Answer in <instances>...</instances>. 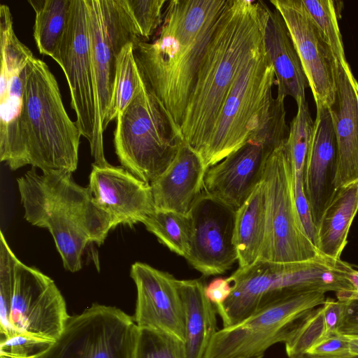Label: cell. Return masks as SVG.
Wrapping results in <instances>:
<instances>
[{
  "mask_svg": "<svg viewBox=\"0 0 358 358\" xmlns=\"http://www.w3.org/2000/svg\"><path fill=\"white\" fill-rule=\"evenodd\" d=\"M231 292L217 310L223 327L237 324L279 297L295 292H326L331 282V267L317 256L297 263H276L258 259L236 269L227 278Z\"/></svg>",
  "mask_w": 358,
  "mask_h": 358,
  "instance_id": "obj_7",
  "label": "cell"
},
{
  "mask_svg": "<svg viewBox=\"0 0 358 358\" xmlns=\"http://www.w3.org/2000/svg\"><path fill=\"white\" fill-rule=\"evenodd\" d=\"M230 2L167 1L156 38L134 44L143 80L180 127L208 45Z\"/></svg>",
  "mask_w": 358,
  "mask_h": 358,
  "instance_id": "obj_1",
  "label": "cell"
},
{
  "mask_svg": "<svg viewBox=\"0 0 358 358\" xmlns=\"http://www.w3.org/2000/svg\"><path fill=\"white\" fill-rule=\"evenodd\" d=\"M343 302L341 317L336 331L345 336H358V301Z\"/></svg>",
  "mask_w": 358,
  "mask_h": 358,
  "instance_id": "obj_37",
  "label": "cell"
},
{
  "mask_svg": "<svg viewBox=\"0 0 358 358\" xmlns=\"http://www.w3.org/2000/svg\"><path fill=\"white\" fill-rule=\"evenodd\" d=\"M133 358H185L184 343L168 333L138 327Z\"/></svg>",
  "mask_w": 358,
  "mask_h": 358,
  "instance_id": "obj_33",
  "label": "cell"
},
{
  "mask_svg": "<svg viewBox=\"0 0 358 358\" xmlns=\"http://www.w3.org/2000/svg\"><path fill=\"white\" fill-rule=\"evenodd\" d=\"M130 276L137 290L133 317L137 327L168 333L185 343V312L178 279L138 262L131 265Z\"/></svg>",
  "mask_w": 358,
  "mask_h": 358,
  "instance_id": "obj_17",
  "label": "cell"
},
{
  "mask_svg": "<svg viewBox=\"0 0 358 358\" xmlns=\"http://www.w3.org/2000/svg\"><path fill=\"white\" fill-rule=\"evenodd\" d=\"M89 187L96 204L116 227L143 223L155 210L150 185L124 167L93 164Z\"/></svg>",
  "mask_w": 358,
  "mask_h": 358,
  "instance_id": "obj_19",
  "label": "cell"
},
{
  "mask_svg": "<svg viewBox=\"0 0 358 358\" xmlns=\"http://www.w3.org/2000/svg\"><path fill=\"white\" fill-rule=\"evenodd\" d=\"M0 358H11V357H4V356H0Z\"/></svg>",
  "mask_w": 358,
  "mask_h": 358,
  "instance_id": "obj_42",
  "label": "cell"
},
{
  "mask_svg": "<svg viewBox=\"0 0 358 358\" xmlns=\"http://www.w3.org/2000/svg\"><path fill=\"white\" fill-rule=\"evenodd\" d=\"M349 350L351 355H358V336L348 337Z\"/></svg>",
  "mask_w": 358,
  "mask_h": 358,
  "instance_id": "obj_40",
  "label": "cell"
},
{
  "mask_svg": "<svg viewBox=\"0 0 358 358\" xmlns=\"http://www.w3.org/2000/svg\"><path fill=\"white\" fill-rule=\"evenodd\" d=\"M262 41L257 2L231 0L208 45L180 126L184 141L198 153L241 69Z\"/></svg>",
  "mask_w": 358,
  "mask_h": 358,
  "instance_id": "obj_2",
  "label": "cell"
},
{
  "mask_svg": "<svg viewBox=\"0 0 358 358\" xmlns=\"http://www.w3.org/2000/svg\"><path fill=\"white\" fill-rule=\"evenodd\" d=\"M96 101L95 164L107 165L102 123L114 89L117 59L122 48L139 42L122 0H85Z\"/></svg>",
  "mask_w": 358,
  "mask_h": 358,
  "instance_id": "obj_11",
  "label": "cell"
},
{
  "mask_svg": "<svg viewBox=\"0 0 358 358\" xmlns=\"http://www.w3.org/2000/svg\"><path fill=\"white\" fill-rule=\"evenodd\" d=\"M335 63H348L338 23L335 2L332 0H302Z\"/></svg>",
  "mask_w": 358,
  "mask_h": 358,
  "instance_id": "obj_31",
  "label": "cell"
},
{
  "mask_svg": "<svg viewBox=\"0 0 358 358\" xmlns=\"http://www.w3.org/2000/svg\"><path fill=\"white\" fill-rule=\"evenodd\" d=\"M183 142L180 127L141 76L133 99L116 119L113 143L122 167L150 185Z\"/></svg>",
  "mask_w": 358,
  "mask_h": 358,
  "instance_id": "obj_6",
  "label": "cell"
},
{
  "mask_svg": "<svg viewBox=\"0 0 358 358\" xmlns=\"http://www.w3.org/2000/svg\"><path fill=\"white\" fill-rule=\"evenodd\" d=\"M0 331L55 341L69 317L55 282L20 262L0 232Z\"/></svg>",
  "mask_w": 358,
  "mask_h": 358,
  "instance_id": "obj_5",
  "label": "cell"
},
{
  "mask_svg": "<svg viewBox=\"0 0 358 358\" xmlns=\"http://www.w3.org/2000/svg\"><path fill=\"white\" fill-rule=\"evenodd\" d=\"M140 77L134 53V43L130 42L122 48L117 57L113 94L102 123L103 132L130 103Z\"/></svg>",
  "mask_w": 358,
  "mask_h": 358,
  "instance_id": "obj_29",
  "label": "cell"
},
{
  "mask_svg": "<svg viewBox=\"0 0 358 358\" xmlns=\"http://www.w3.org/2000/svg\"><path fill=\"white\" fill-rule=\"evenodd\" d=\"M358 212V180L338 189L317 229L320 255L341 259L351 224Z\"/></svg>",
  "mask_w": 358,
  "mask_h": 358,
  "instance_id": "obj_25",
  "label": "cell"
},
{
  "mask_svg": "<svg viewBox=\"0 0 358 358\" xmlns=\"http://www.w3.org/2000/svg\"><path fill=\"white\" fill-rule=\"evenodd\" d=\"M207 169L201 155L184 141L171 164L150 183L155 208L188 215L204 191Z\"/></svg>",
  "mask_w": 358,
  "mask_h": 358,
  "instance_id": "obj_23",
  "label": "cell"
},
{
  "mask_svg": "<svg viewBox=\"0 0 358 358\" xmlns=\"http://www.w3.org/2000/svg\"><path fill=\"white\" fill-rule=\"evenodd\" d=\"M138 327L122 310L97 303L69 316L40 358H133Z\"/></svg>",
  "mask_w": 358,
  "mask_h": 358,
  "instance_id": "obj_12",
  "label": "cell"
},
{
  "mask_svg": "<svg viewBox=\"0 0 358 358\" xmlns=\"http://www.w3.org/2000/svg\"><path fill=\"white\" fill-rule=\"evenodd\" d=\"M53 342L25 334L3 337L0 344V356L11 358H40Z\"/></svg>",
  "mask_w": 358,
  "mask_h": 358,
  "instance_id": "obj_35",
  "label": "cell"
},
{
  "mask_svg": "<svg viewBox=\"0 0 358 358\" xmlns=\"http://www.w3.org/2000/svg\"><path fill=\"white\" fill-rule=\"evenodd\" d=\"M337 165V141L330 108H317L304 173L306 197L316 230L338 191Z\"/></svg>",
  "mask_w": 358,
  "mask_h": 358,
  "instance_id": "obj_20",
  "label": "cell"
},
{
  "mask_svg": "<svg viewBox=\"0 0 358 358\" xmlns=\"http://www.w3.org/2000/svg\"><path fill=\"white\" fill-rule=\"evenodd\" d=\"M143 224L171 251L185 258L188 255L192 238L189 215L155 208Z\"/></svg>",
  "mask_w": 358,
  "mask_h": 358,
  "instance_id": "obj_28",
  "label": "cell"
},
{
  "mask_svg": "<svg viewBox=\"0 0 358 358\" xmlns=\"http://www.w3.org/2000/svg\"><path fill=\"white\" fill-rule=\"evenodd\" d=\"M205 283L199 279L178 280L185 312V358H205L215 334L217 310L206 295Z\"/></svg>",
  "mask_w": 358,
  "mask_h": 358,
  "instance_id": "obj_24",
  "label": "cell"
},
{
  "mask_svg": "<svg viewBox=\"0 0 358 358\" xmlns=\"http://www.w3.org/2000/svg\"><path fill=\"white\" fill-rule=\"evenodd\" d=\"M306 354L322 357H345L351 355L347 337L331 332L310 348Z\"/></svg>",
  "mask_w": 358,
  "mask_h": 358,
  "instance_id": "obj_36",
  "label": "cell"
},
{
  "mask_svg": "<svg viewBox=\"0 0 358 358\" xmlns=\"http://www.w3.org/2000/svg\"><path fill=\"white\" fill-rule=\"evenodd\" d=\"M293 358H358V355H350L345 357H322L311 355L308 354H302Z\"/></svg>",
  "mask_w": 358,
  "mask_h": 358,
  "instance_id": "obj_41",
  "label": "cell"
},
{
  "mask_svg": "<svg viewBox=\"0 0 358 358\" xmlns=\"http://www.w3.org/2000/svg\"><path fill=\"white\" fill-rule=\"evenodd\" d=\"M205 292L217 310L230 296L231 285L227 278H216L206 285Z\"/></svg>",
  "mask_w": 358,
  "mask_h": 358,
  "instance_id": "obj_38",
  "label": "cell"
},
{
  "mask_svg": "<svg viewBox=\"0 0 358 358\" xmlns=\"http://www.w3.org/2000/svg\"><path fill=\"white\" fill-rule=\"evenodd\" d=\"M297 113L290 123L286 145L294 173L295 189H304V173L313 137L314 122L306 99L299 101Z\"/></svg>",
  "mask_w": 358,
  "mask_h": 358,
  "instance_id": "obj_30",
  "label": "cell"
},
{
  "mask_svg": "<svg viewBox=\"0 0 358 358\" xmlns=\"http://www.w3.org/2000/svg\"><path fill=\"white\" fill-rule=\"evenodd\" d=\"M336 297L341 301H358V289L338 292Z\"/></svg>",
  "mask_w": 358,
  "mask_h": 358,
  "instance_id": "obj_39",
  "label": "cell"
},
{
  "mask_svg": "<svg viewBox=\"0 0 358 358\" xmlns=\"http://www.w3.org/2000/svg\"><path fill=\"white\" fill-rule=\"evenodd\" d=\"M266 193L264 182L236 210L234 243L239 268L249 266L261 256L266 232Z\"/></svg>",
  "mask_w": 358,
  "mask_h": 358,
  "instance_id": "obj_26",
  "label": "cell"
},
{
  "mask_svg": "<svg viewBox=\"0 0 358 358\" xmlns=\"http://www.w3.org/2000/svg\"><path fill=\"white\" fill-rule=\"evenodd\" d=\"M289 30L310 86L316 108L335 101V62L302 0H271Z\"/></svg>",
  "mask_w": 358,
  "mask_h": 358,
  "instance_id": "obj_16",
  "label": "cell"
},
{
  "mask_svg": "<svg viewBox=\"0 0 358 358\" xmlns=\"http://www.w3.org/2000/svg\"><path fill=\"white\" fill-rule=\"evenodd\" d=\"M329 333L322 305L309 310L285 342L288 357L306 354Z\"/></svg>",
  "mask_w": 358,
  "mask_h": 358,
  "instance_id": "obj_32",
  "label": "cell"
},
{
  "mask_svg": "<svg viewBox=\"0 0 358 358\" xmlns=\"http://www.w3.org/2000/svg\"><path fill=\"white\" fill-rule=\"evenodd\" d=\"M263 357H264V355L259 356V357H255V358H263Z\"/></svg>",
  "mask_w": 358,
  "mask_h": 358,
  "instance_id": "obj_43",
  "label": "cell"
},
{
  "mask_svg": "<svg viewBox=\"0 0 358 358\" xmlns=\"http://www.w3.org/2000/svg\"><path fill=\"white\" fill-rule=\"evenodd\" d=\"M23 166L42 172H74L81 133L69 117L57 81L43 60L32 55L26 66Z\"/></svg>",
  "mask_w": 358,
  "mask_h": 358,
  "instance_id": "obj_4",
  "label": "cell"
},
{
  "mask_svg": "<svg viewBox=\"0 0 358 358\" xmlns=\"http://www.w3.org/2000/svg\"><path fill=\"white\" fill-rule=\"evenodd\" d=\"M0 160L23 167L26 66L34 55L17 37L9 7L0 5Z\"/></svg>",
  "mask_w": 358,
  "mask_h": 358,
  "instance_id": "obj_13",
  "label": "cell"
},
{
  "mask_svg": "<svg viewBox=\"0 0 358 358\" xmlns=\"http://www.w3.org/2000/svg\"><path fill=\"white\" fill-rule=\"evenodd\" d=\"M336 92L329 108L337 141V189L358 180V82L348 63H335Z\"/></svg>",
  "mask_w": 358,
  "mask_h": 358,
  "instance_id": "obj_21",
  "label": "cell"
},
{
  "mask_svg": "<svg viewBox=\"0 0 358 358\" xmlns=\"http://www.w3.org/2000/svg\"><path fill=\"white\" fill-rule=\"evenodd\" d=\"M325 293L302 291L285 294L237 324L215 334L205 358H255L287 340L301 319L322 305Z\"/></svg>",
  "mask_w": 358,
  "mask_h": 358,
  "instance_id": "obj_10",
  "label": "cell"
},
{
  "mask_svg": "<svg viewBox=\"0 0 358 358\" xmlns=\"http://www.w3.org/2000/svg\"><path fill=\"white\" fill-rule=\"evenodd\" d=\"M61 66L67 80L71 106L76 115V123L95 148L96 101L91 62L85 0H72L65 32L51 57Z\"/></svg>",
  "mask_w": 358,
  "mask_h": 358,
  "instance_id": "obj_14",
  "label": "cell"
},
{
  "mask_svg": "<svg viewBox=\"0 0 358 358\" xmlns=\"http://www.w3.org/2000/svg\"><path fill=\"white\" fill-rule=\"evenodd\" d=\"M140 41L149 42L164 20L166 0H122Z\"/></svg>",
  "mask_w": 358,
  "mask_h": 358,
  "instance_id": "obj_34",
  "label": "cell"
},
{
  "mask_svg": "<svg viewBox=\"0 0 358 358\" xmlns=\"http://www.w3.org/2000/svg\"><path fill=\"white\" fill-rule=\"evenodd\" d=\"M188 215L192 238L185 259L203 275L225 273L238 261L234 243L236 210L203 191Z\"/></svg>",
  "mask_w": 358,
  "mask_h": 358,
  "instance_id": "obj_15",
  "label": "cell"
},
{
  "mask_svg": "<svg viewBox=\"0 0 358 358\" xmlns=\"http://www.w3.org/2000/svg\"><path fill=\"white\" fill-rule=\"evenodd\" d=\"M262 181L267 214L266 238L259 259L297 263L315 258L320 253L307 235L296 207L293 168L286 142L268 157Z\"/></svg>",
  "mask_w": 358,
  "mask_h": 358,
  "instance_id": "obj_9",
  "label": "cell"
},
{
  "mask_svg": "<svg viewBox=\"0 0 358 358\" xmlns=\"http://www.w3.org/2000/svg\"><path fill=\"white\" fill-rule=\"evenodd\" d=\"M71 1L28 0L36 13L33 36L41 54H54L69 20Z\"/></svg>",
  "mask_w": 358,
  "mask_h": 358,
  "instance_id": "obj_27",
  "label": "cell"
},
{
  "mask_svg": "<svg viewBox=\"0 0 358 358\" xmlns=\"http://www.w3.org/2000/svg\"><path fill=\"white\" fill-rule=\"evenodd\" d=\"M264 49L273 64L278 98L292 96L297 103L305 98L308 85L302 64L286 24L278 10L257 1Z\"/></svg>",
  "mask_w": 358,
  "mask_h": 358,
  "instance_id": "obj_22",
  "label": "cell"
},
{
  "mask_svg": "<svg viewBox=\"0 0 358 358\" xmlns=\"http://www.w3.org/2000/svg\"><path fill=\"white\" fill-rule=\"evenodd\" d=\"M24 219L48 229L64 268H82V256L91 243H103L116 227L113 218L96 203L89 187L78 185L72 173H37L36 168L17 179Z\"/></svg>",
  "mask_w": 358,
  "mask_h": 358,
  "instance_id": "obj_3",
  "label": "cell"
},
{
  "mask_svg": "<svg viewBox=\"0 0 358 358\" xmlns=\"http://www.w3.org/2000/svg\"><path fill=\"white\" fill-rule=\"evenodd\" d=\"M275 78L274 69L262 41L241 69L213 130L199 153L207 169L247 141L273 96Z\"/></svg>",
  "mask_w": 358,
  "mask_h": 358,
  "instance_id": "obj_8",
  "label": "cell"
},
{
  "mask_svg": "<svg viewBox=\"0 0 358 358\" xmlns=\"http://www.w3.org/2000/svg\"><path fill=\"white\" fill-rule=\"evenodd\" d=\"M273 150L251 133L241 147L207 169L204 192L236 210L262 182Z\"/></svg>",
  "mask_w": 358,
  "mask_h": 358,
  "instance_id": "obj_18",
  "label": "cell"
}]
</instances>
